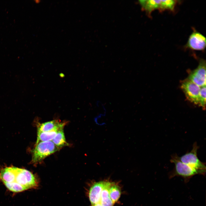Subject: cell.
<instances>
[{"mask_svg": "<svg viewBox=\"0 0 206 206\" xmlns=\"http://www.w3.org/2000/svg\"><path fill=\"white\" fill-rule=\"evenodd\" d=\"M52 141L58 148L68 146L69 144L67 142L65 138L63 129L59 131Z\"/></svg>", "mask_w": 206, "mask_h": 206, "instance_id": "obj_14", "label": "cell"}, {"mask_svg": "<svg viewBox=\"0 0 206 206\" xmlns=\"http://www.w3.org/2000/svg\"><path fill=\"white\" fill-rule=\"evenodd\" d=\"M198 105L204 108L206 106V86L201 87L199 93Z\"/></svg>", "mask_w": 206, "mask_h": 206, "instance_id": "obj_15", "label": "cell"}, {"mask_svg": "<svg viewBox=\"0 0 206 206\" xmlns=\"http://www.w3.org/2000/svg\"><path fill=\"white\" fill-rule=\"evenodd\" d=\"M66 122H61L59 120H54L39 124L37 132H46L54 130L59 131L63 129Z\"/></svg>", "mask_w": 206, "mask_h": 206, "instance_id": "obj_10", "label": "cell"}, {"mask_svg": "<svg viewBox=\"0 0 206 206\" xmlns=\"http://www.w3.org/2000/svg\"><path fill=\"white\" fill-rule=\"evenodd\" d=\"M188 79L200 87L206 86V61L201 59L197 67L189 74Z\"/></svg>", "mask_w": 206, "mask_h": 206, "instance_id": "obj_6", "label": "cell"}, {"mask_svg": "<svg viewBox=\"0 0 206 206\" xmlns=\"http://www.w3.org/2000/svg\"><path fill=\"white\" fill-rule=\"evenodd\" d=\"M15 176L11 183L4 184L10 191L20 192L37 187V181L31 172L26 169L14 167Z\"/></svg>", "mask_w": 206, "mask_h": 206, "instance_id": "obj_1", "label": "cell"}, {"mask_svg": "<svg viewBox=\"0 0 206 206\" xmlns=\"http://www.w3.org/2000/svg\"><path fill=\"white\" fill-rule=\"evenodd\" d=\"M59 149L52 141L39 142L35 144L33 151L32 162L33 163L40 162Z\"/></svg>", "mask_w": 206, "mask_h": 206, "instance_id": "obj_4", "label": "cell"}, {"mask_svg": "<svg viewBox=\"0 0 206 206\" xmlns=\"http://www.w3.org/2000/svg\"><path fill=\"white\" fill-rule=\"evenodd\" d=\"M139 3L142 9L150 15L152 11L157 9L161 11H173L177 3L176 1L173 0H139Z\"/></svg>", "mask_w": 206, "mask_h": 206, "instance_id": "obj_3", "label": "cell"}, {"mask_svg": "<svg viewBox=\"0 0 206 206\" xmlns=\"http://www.w3.org/2000/svg\"><path fill=\"white\" fill-rule=\"evenodd\" d=\"M206 46V39L201 33L195 29L190 35L185 48L194 50L202 51Z\"/></svg>", "mask_w": 206, "mask_h": 206, "instance_id": "obj_8", "label": "cell"}, {"mask_svg": "<svg viewBox=\"0 0 206 206\" xmlns=\"http://www.w3.org/2000/svg\"><path fill=\"white\" fill-rule=\"evenodd\" d=\"M109 195L110 198L114 204L119 199L121 194V189L116 183L112 182L109 189Z\"/></svg>", "mask_w": 206, "mask_h": 206, "instance_id": "obj_13", "label": "cell"}, {"mask_svg": "<svg viewBox=\"0 0 206 206\" xmlns=\"http://www.w3.org/2000/svg\"><path fill=\"white\" fill-rule=\"evenodd\" d=\"M58 131L54 130L46 132H37L36 144L40 142L52 141Z\"/></svg>", "mask_w": 206, "mask_h": 206, "instance_id": "obj_12", "label": "cell"}, {"mask_svg": "<svg viewBox=\"0 0 206 206\" xmlns=\"http://www.w3.org/2000/svg\"><path fill=\"white\" fill-rule=\"evenodd\" d=\"M181 87L188 100L195 104H198L201 87L188 79L182 83Z\"/></svg>", "mask_w": 206, "mask_h": 206, "instance_id": "obj_7", "label": "cell"}, {"mask_svg": "<svg viewBox=\"0 0 206 206\" xmlns=\"http://www.w3.org/2000/svg\"><path fill=\"white\" fill-rule=\"evenodd\" d=\"M104 183V181L96 182L94 183L90 188L89 197L92 206L99 203Z\"/></svg>", "mask_w": 206, "mask_h": 206, "instance_id": "obj_9", "label": "cell"}, {"mask_svg": "<svg viewBox=\"0 0 206 206\" xmlns=\"http://www.w3.org/2000/svg\"><path fill=\"white\" fill-rule=\"evenodd\" d=\"M199 146L195 142L193 144L192 150L187 152L181 157L180 160L195 169L198 174L204 175L206 173L205 163L201 162L197 157V152Z\"/></svg>", "mask_w": 206, "mask_h": 206, "instance_id": "obj_2", "label": "cell"}, {"mask_svg": "<svg viewBox=\"0 0 206 206\" xmlns=\"http://www.w3.org/2000/svg\"><path fill=\"white\" fill-rule=\"evenodd\" d=\"M93 206H102V205L100 204L99 203H98V204H96Z\"/></svg>", "mask_w": 206, "mask_h": 206, "instance_id": "obj_16", "label": "cell"}, {"mask_svg": "<svg viewBox=\"0 0 206 206\" xmlns=\"http://www.w3.org/2000/svg\"><path fill=\"white\" fill-rule=\"evenodd\" d=\"M111 183L112 182L109 181H104L100 201L98 203L102 206H113L114 204L110 198L109 195V190Z\"/></svg>", "mask_w": 206, "mask_h": 206, "instance_id": "obj_11", "label": "cell"}, {"mask_svg": "<svg viewBox=\"0 0 206 206\" xmlns=\"http://www.w3.org/2000/svg\"><path fill=\"white\" fill-rule=\"evenodd\" d=\"M170 161L175 165L174 169L170 174L171 178L179 176L183 177L185 180H188L193 176L198 174L195 169L181 161L179 156L176 154L171 156Z\"/></svg>", "mask_w": 206, "mask_h": 206, "instance_id": "obj_5", "label": "cell"}]
</instances>
